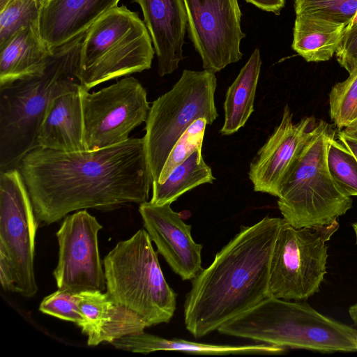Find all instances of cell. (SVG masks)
Here are the masks:
<instances>
[{"label":"cell","mask_w":357,"mask_h":357,"mask_svg":"<svg viewBox=\"0 0 357 357\" xmlns=\"http://www.w3.org/2000/svg\"><path fill=\"white\" fill-rule=\"evenodd\" d=\"M18 169L38 223L47 225L73 211H107L148 202L153 183L144 137L96 151L37 147Z\"/></svg>","instance_id":"1"},{"label":"cell","mask_w":357,"mask_h":357,"mask_svg":"<svg viewBox=\"0 0 357 357\" xmlns=\"http://www.w3.org/2000/svg\"><path fill=\"white\" fill-rule=\"evenodd\" d=\"M283 218L266 216L240 231L192 280L183 305L186 329L199 338L268 297L270 263Z\"/></svg>","instance_id":"2"},{"label":"cell","mask_w":357,"mask_h":357,"mask_svg":"<svg viewBox=\"0 0 357 357\" xmlns=\"http://www.w3.org/2000/svg\"><path fill=\"white\" fill-rule=\"evenodd\" d=\"M53 50L45 72L0 86V171L19 168L38 146V135L52 99L77 87L79 49L84 36Z\"/></svg>","instance_id":"3"},{"label":"cell","mask_w":357,"mask_h":357,"mask_svg":"<svg viewBox=\"0 0 357 357\" xmlns=\"http://www.w3.org/2000/svg\"><path fill=\"white\" fill-rule=\"evenodd\" d=\"M217 331L285 349L357 351V330L321 314L307 303L273 296L265 298Z\"/></svg>","instance_id":"4"},{"label":"cell","mask_w":357,"mask_h":357,"mask_svg":"<svg viewBox=\"0 0 357 357\" xmlns=\"http://www.w3.org/2000/svg\"><path fill=\"white\" fill-rule=\"evenodd\" d=\"M158 253L141 229L119 241L102 261L107 293L147 327L169 323L176 309L177 295L165 280Z\"/></svg>","instance_id":"5"},{"label":"cell","mask_w":357,"mask_h":357,"mask_svg":"<svg viewBox=\"0 0 357 357\" xmlns=\"http://www.w3.org/2000/svg\"><path fill=\"white\" fill-rule=\"evenodd\" d=\"M335 134L320 120L283 180L278 208L296 228L330 225L352 207V199L337 185L327 166V147Z\"/></svg>","instance_id":"6"},{"label":"cell","mask_w":357,"mask_h":357,"mask_svg":"<svg viewBox=\"0 0 357 357\" xmlns=\"http://www.w3.org/2000/svg\"><path fill=\"white\" fill-rule=\"evenodd\" d=\"M155 50L149 32L138 14L115 6L86 31L76 76L89 91L111 79L151 68Z\"/></svg>","instance_id":"7"},{"label":"cell","mask_w":357,"mask_h":357,"mask_svg":"<svg viewBox=\"0 0 357 357\" xmlns=\"http://www.w3.org/2000/svg\"><path fill=\"white\" fill-rule=\"evenodd\" d=\"M216 86L215 73L185 69L172 89L153 102L144 137L153 181H158L174 145L195 120L204 118L211 125L217 119Z\"/></svg>","instance_id":"8"},{"label":"cell","mask_w":357,"mask_h":357,"mask_svg":"<svg viewBox=\"0 0 357 357\" xmlns=\"http://www.w3.org/2000/svg\"><path fill=\"white\" fill-rule=\"evenodd\" d=\"M338 228L337 220L296 228L283 218L271 258L268 296L300 301L319 291L326 273L327 242Z\"/></svg>","instance_id":"9"},{"label":"cell","mask_w":357,"mask_h":357,"mask_svg":"<svg viewBox=\"0 0 357 357\" xmlns=\"http://www.w3.org/2000/svg\"><path fill=\"white\" fill-rule=\"evenodd\" d=\"M86 151H96L128 140L146 122L151 107L147 93L133 77H126L96 92L81 88Z\"/></svg>","instance_id":"10"},{"label":"cell","mask_w":357,"mask_h":357,"mask_svg":"<svg viewBox=\"0 0 357 357\" xmlns=\"http://www.w3.org/2000/svg\"><path fill=\"white\" fill-rule=\"evenodd\" d=\"M38 222L17 169L0 173V251L10 261L16 292L31 298L38 291L34 272L35 238Z\"/></svg>","instance_id":"11"},{"label":"cell","mask_w":357,"mask_h":357,"mask_svg":"<svg viewBox=\"0 0 357 357\" xmlns=\"http://www.w3.org/2000/svg\"><path fill=\"white\" fill-rule=\"evenodd\" d=\"M102 228L86 209L63 218L56 234L59 259L53 275L58 289L73 293L102 291L106 289L98 241Z\"/></svg>","instance_id":"12"},{"label":"cell","mask_w":357,"mask_h":357,"mask_svg":"<svg viewBox=\"0 0 357 357\" xmlns=\"http://www.w3.org/2000/svg\"><path fill=\"white\" fill-rule=\"evenodd\" d=\"M187 30L204 70L213 73L241 59L242 13L238 0H183Z\"/></svg>","instance_id":"13"},{"label":"cell","mask_w":357,"mask_h":357,"mask_svg":"<svg viewBox=\"0 0 357 357\" xmlns=\"http://www.w3.org/2000/svg\"><path fill=\"white\" fill-rule=\"evenodd\" d=\"M288 105L280 124L261 147L248 172L255 191L278 197L290 167L312 137L317 125L314 116H305L294 123Z\"/></svg>","instance_id":"14"},{"label":"cell","mask_w":357,"mask_h":357,"mask_svg":"<svg viewBox=\"0 0 357 357\" xmlns=\"http://www.w3.org/2000/svg\"><path fill=\"white\" fill-rule=\"evenodd\" d=\"M171 204L156 205L146 202L139 204V211L158 252L183 280H191L203 270V246L194 241L192 226L183 221Z\"/></svg>","instance_id":"15"},{"label":"cell","mask_w":357,"mask_h":357,"mask_svg":"<svg viewBox=\"0 0 357 357\" xmlns=\"http://www.w3.org/2000/svg\"><path fill=\"white\" fill-rule=\"evenodd\" d=\"M142 11L158 59L160 77L172 73L183 59L188 26L183 0H133Z\"/></svg>","instance_id":"16"},{"label":"cell","mask_w":357,"mask_h":357,"mask_svg":"<svg viewBox=\"0 0 357 357\" xmlns=\"http://www.w3.org/2000/svg\"><path fill=\"white\" fill-rule=\"evenodd\" d=\"M82 321L78 325L87 337L89 346L112 343L126 336L144 331V321L135 312L114 301L106 292L79 293Z\"/></svg>","instance_id":"17"},{"label":"cell","mask_w":357,"mask_h":357,"mask_svg":"<svg viewBox=\"0 0 357 357\" xmlns=\"http://www.w3.org/2000/svg\"><path fill=\"white\" fill-rule=\"evenodd\" d=\"M120 0H47L43 8L39 32L53 50L86 33L101 16L118 6Z\"/></svg>","instance_id":"18"},{"label":"cell","mask_w":357,"mask_h":357,"mask_svg":"<svg viewBox=\"0 0 357 357\" xmlns=\"http://www.w3.org/2000/svg\"><path fill=\"white\" fill-rule=\"evenodd\" d=\"M80 84L51 101L38 135V146L50 150L86 151Z\"/></svg>","instance_id":"19"},{"label":"cell","mask_w":357,"mask_h":357,"mask_svg":"<svg viewBox=\"0 0 357 357\" xmlns=\"http://www.w3.org/2000/svg\"><path fill=\"white\" fill-rule=\"evenodd\" d=\"M38 27H24L0 47V86L43 74L52 59Z\"/></svg>","instance_id":"20"},{"label":"cell","mask_w":357,"mask_h":357,"mask_svg":"<svg viewBox=\"0 0 357 357\" xmlns=\"http://www.w3.org/2000/svg\"><path fill=\"white\" fill-rule=\"evenodd\" d=\"M111 344L116 349L140 354L170 351L202 355L280 354L287 349L264 342L228 345L195 342L177 338L166 339L144 331L121 337Z\"/></svg>","instance_id":"21"},{"label":"cell","mask_w":357,"mask_h":357,"mask_svg":"<svg viewBox=\"0 0 357 357\" xmlns=\"http://www.w3.org/2000/svg\"><path fill=\"white\" fill-rule=\"evenodd\" d=\"M346 26L307 15H296L291 47L307 62L328 61L335 54Z\"/></svg>","instance_id":"22"},{"label":"cell","mask_w":357,"mask_h":357,"mask_svg":"<svg viewBox=\"0 0 357 357\" xmlns=\"http://www.w3.org/2000/svg\"><path fill=\"white\" fill-rule=\"evenodd\" d=\"M261 66L260 51L256 47L226 92L223 105L225 121L220 129L222 135L237 132L254 112Z\"/></svg>","instance_id":"23"},{"label":"cell","mask_w":357,"mask_h":357,"mask_svg":"<svg viewBox=\"0 0 357 357\" xmlns=\"http://www.w3.org/2000/svg\"><path fill=\"white\" fill-rule=\"evenodd\" d=\"M215 179L211 168L204 160L202 147L198 148L171 172L164 183L153 181L150 202L156 205L172 204L188 190L213 183Z\"/></svg>","instance_id":"24"},{"label":"cell","mask_w":357,"mask_h":357,"mask_svg":"<svg viewBox=\"0 0 357 357\" xmlns=\"http://www.w3.org/2000/svg\"><path fill=\"white\" fill-rule=\"evenodd\" d=\"M330 116L339 130L357 131V66L329 93Z\"/></svg>","instance_id":"25"},{"label":"cell","mask_w":357,"mask_h":357,"mask_svg":"<svg viewBox=\"0 0 357 357\" xmlns=\"http://www.w3.org/2000/svg\"><path fill=\"white\" fill-rule=\"evenodd\" d=\"M47 0H11L0 10V47L24 27H38Z\"/></svg>","instance_id":"26"},{"label":"cell","mask_w":357,"mask_h":357,"mask_svg":"<svg viewBox=\"0 0 357 357\" xmlns=\"http://www.w3.org/2000/svg\"><path fill=\"white\" fill-rule=\"evenodd\" d=\"M333 135L328 144L326 162L337 185L347 195L357 196V159Z\"/></svg>","instance_id":"27"},{"label":"cell","mask_w":357,"mask_h":357,"mask_svg":"<svg viewBox=\"0 0 357 357\" xmlns=\"http://www.w3.org/2000/svg\"><path fill=\"white\" fill-rule=\"evenodd\" d=\"M296 15H307L347 25L357 11V0H295Z\"/></svg>","instance_id":"28"},{"label":"cell","mask_w":357,"mask_h":357,"mask_svg":"<svg viewBox=\"0 0 357 357\" xmlns=\"http://www.w3.org/2000/svg\"><path fill=\"white\" fill-rule=\"evenodd\" d=\"M207 124L205 119L199 118L181 135L169 152L158 182L164 183L177 165L183 162L197 149L202 147Z\"/></svg>","instance_id":"29"},{"label":"cell","mask_w":357,"mask_h":357,"mask_svg":"<svg viewBox=\"0 0 357 357\" xmlns=\"http://www.w3.org/2000/svg\"><path fill=\"white\" fill-rule=\"evenodd\" d=\"M78 303L79 293L58 289L43 299L39 310L58 319L74 322L78 326L82 321Z\"/></svg>","instance_id":"30"},{"label":"cell","mask_w":357,"mask_h":357,"mask_svg":"<svg viewBox=\"0 0 357 357\" xmlns=\"http://www.w3.org/2000/svg\"><path fill=\"white\" fill-rule=\"evenodd\" d=\"M335 56L339 64L349 73L357 66V25L344 32Z\"/></svg>","instance_id":"31"},{"label":"cell","mask_w":357,"mask_h":357,"mask_svg":"<svg viewBox=\"0 0 357 357\" xmlns=\"http://www.w3.org/2000/svg\"><path fill=\"white\" fill-rule=\"evenodd\" d=\"M0 282L4 291L16 292L13 267L7 255L2 251H0Z\"/></svg>","instance_id":"32"},{"label":"cell","mask_w":357,"mask_h":357,"mask_svg":"<svg viewBox=\"0 0 357 357\" xmlns=\"http://www.w3.org/2000/svg\"><path fill=\"white\" fill-rule=\"evenodd\" d=\"M258 8L275 15H279L284 6L285 0H245Z\"/></svg>","instance_id":"33"},{"label":"cell","mask_w":357,"mask_h":357,"mask_svg":"<svg viewBox=\"0 0 357 357\" xmlns=\"http://www.w3.org/2000/svg\"><path fill=\"white\" fill-rule=\"evenodd\" d=\"M337 137L357 159V131L341 130L338 131Z\"/></svg>","instance_id":"34"},{"label":"cell","mask_w":357,"mask_h":357,"mask_svg":"<svg viewBox=\"0 0 357 357\" xmlns=\"http://www.w3.org/2000/svg\"><path fill=\"white\" fill-rule=\"evenodd\" d=\"M349 314L352 321L357 326V303L349 307Z\"/></svg>","instance_id":"35"},{"label":"cell","mask_w":357,"mask_h":357,"mask_svg":"<svg viewBox=\"0 0 357 357\" xmlns=\"http://www.w3.org/2000/svg\"><path fill=\"white\" fill-rule=\"evenodd\" d=\"M356 25H357V11H356L355 15L354 16V17L352 18V20H351V22L346 26L345 31L351 29V28H353L354 26H355Z\"/></svg>","instance_id":"36"},{"label":"cell","mask_w":357,"mask_h":357,"mask_svg":"<svg viewBox=\"0 0 357 357\" xmlns=\"http://www.w3.org/2000/svg\"><path fill=\"white\" fill-rule=\"evenodd\" d=\"M11 0H0V10H2Z\"/></svg>","instance_id":"37"},{"label":"cell","mask_w":357,"mask_h":357,"mask_svg":"<svg viewBox=\"0 0 357 357\" xmlns=\"http://www.w3.org/2000/svg\"><path fill=\"white\" fill-rule=\"evenodd\" d=\"M352 227L354 230V232H355V235H356V244H357V222H354L353 225H352Z\"/></svg>","instance_id":"38"}]
</instances>
